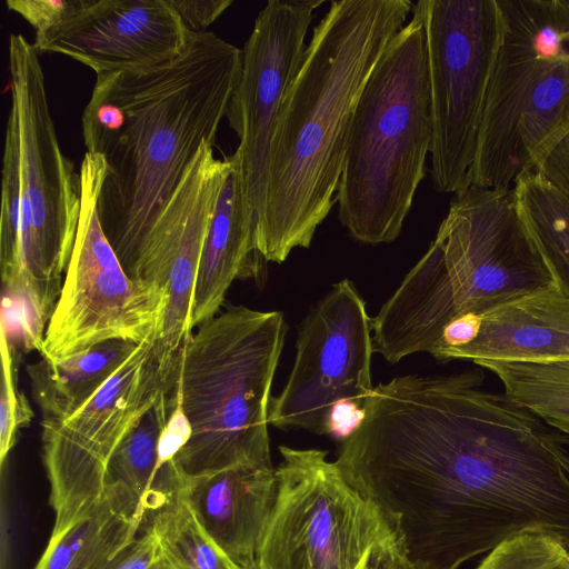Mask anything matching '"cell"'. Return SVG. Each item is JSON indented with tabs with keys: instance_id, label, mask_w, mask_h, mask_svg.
<instances>
[{
	"instance_id": "obj_1",
	"label": "cell",
	"mask_w": 569,
	"mask_h": 569,
	"mask_svg": "<svg viewBox=\"0 0 569 569\" xmlns=\"http://www.w3.org/2000/svg\"><path fill=\"white\" fill-rule=\"evenodd\" d=\"M482 380L472 370L379 383L339 447L343 477L413 569H459L526 530L569 542L565 438Z\"/></svg>"
},
{
	"instance_id": "obj_2",
	"label": "cell",
	"mask_w": 569,
	"mask_h": 569,
	"mask_svg": "<svg viewBox=\"0 0 569 569\" xmlns=\"http://www.w3.org/2000/svg\"><path fill=\"white\" fill-rule=\"evenodd\" d=\"M241 64L236 46L190 31L171 61L97 74L82 138L104 160L98 212L126 272L201 146H214Z\"/></svg>"
},
{
	"instance_id": "obj_3",
	"label": "cell",
	"mask_w": 569,
	"mask_h": 569,
	"mask_svg": "<svg viewBox=\"0 0 569 569\" xmlns=\"http://www.w3.org/2000/svg\"><path fill=\"white\" fill-rule=\"evenodd\" d=\"M409 0H335L312 34L271 141L256 248L283 262L309 248L337 202L350 122L373 69L407 23Z\"/></svg>"
},
{
	"instance_id": "obj_4",
	"label": "cell",
	"mask_w": 569,
	"mask_h": 569,
	"mask_svg": "<svg viewBox=\"0 0 569 569\" xmlns=\"http://www.w3.org/2000/svg\"><path fill=\"white\" fill-rule=\"evenodd\" d=\"M555 283L513 188L455 193L436 239L372 318L373 350L396 363L437 348L446 326Z\"/></svg>"
},
{
	"instance_id": "obj_5",
	"label": "cell",
	"mask_w": 569,
	"mask_h": 569,
	"mask_svg": "<svg viewBox=\"0 0 569 569\" xmlns=\"http://www.w3.org/2000/svg\"><path fill=\"white\" fill-rule=\"evenodd\" d=\"M11 106L4 134L0 212L1 279L27 308L34 345L63 284L81 207L80 176L59 144L39 52L9 38Z\"/></svg>"
},
{
	"instance_id": "obj_6",
	"label": "cell",
	"mask_w": 569,
	"mask_h": 569,
	"mask_svg": "<svg viewBox=\"0 0 569 569\" xmlns=\"http://www.w3.org/2000/svg\"><path fill=\"white\" fill-rule=\"evenodd\" d=\"M286 333L281 312L231 306L180 347L177 390L191 433L170 461L178 477L272 466L268 413Z\"/></svg>"
},
{
	"instance_id": "obj_7",
	"label": "cell",
	"mask_w": 569,
	"mask_h": 569,
	"mask_svg": "<svg viewBox=\"0 0 569 569\" xmlns=\"http://www.w3.org/2000/svg\"><path fill=\"white\" fill-rule=\"evenodd\" d=\"M411 13L366 83L347 134L338 218L365 244L399 237L430 153L426 32Z\"/></svg>"
},
{
	"instance_id": "obj_8",
	"label": "cell",
	"mask_w": 569,
	"mask_h": 569,
	"mask_svg": "<svg viewBox=\"0 0 569 569\" xmlns=\"http://www.w3.org/2000/svg\"><path fill=\"white\" fill-rule=\"evenodd\" d=\"M503 36L471 184L513 188L569 130V0H498Z\"/></svg>"
},
{
	"instance_id": "obj_9",
	"label": "cell",
	"mask_w": 569,
	"mask_h": 569,
	"mask_svg": "<svg viewBox=\"0 0 569 569\" xmlns=\"http://www.w3.org/2000/svg\"><path fill=\"white\" fill-rule=\"evenodd\" d=\"M277 493L257 569H373L397 536L320 449L280 446Z\"/></svg>"
},
{
	"instance_id": "obj_10",
	"label": "cell",
	"mask_w": 569,
	"mask_h": 569,
	"mask_svg": "<svg viewBox=\"0 0 569 569\" xmlns=\"http://www.w3.org/2000/svg\"><path fill=\"white\" fill-rule=\"evenodd\" d=\"M430 91V176L458 193L471 169L489 84L503 36L498 0H419Z\"/></svg>"
},
{
	"instance_id": "obj_11",
	"label": "cell",
	"mask_w": 569,
	"mask_h": 569,
	"mask_svg": "<svg viewBox=\"0 0 569 569\" xmlns=\"http://www.w3.org/2000/svg\"><path fill=\"white\" fill-rule=\"evenodd\" d=\"M104 172L102 156L86 152L76 239L39 350L52 362L107 341L139 345L151 335L158 338L163 323L168 292L132 280L101 227L98 199Z\"/></svg>"
},
{
	"instance_id": "obj_12",
	"label": "cell",
	"mask_w": 569,
	"mask_h": 569,
	"mask_svg": "<svg viewBox=\"0 0 569 569\" xmlns=\"http://www.w3.org/2000/svg\"><path fill=\"white\" fill-rule=\"evenodd\" d=\"M177 352L154 335L79 409L61 420H41L42 459L54 511L51 535L89 517L103 501L110 458L169 387Z\"/></svg>"
},
{
	"instance_id": "obj_13",
	"label": "cell",
	"mask_w": 569,
	"mask_h": 569,
	"mask_svg": "<svg viewBox=\"0 0 569 569\" xmlns=\"http://www.w3.org/2000/svg\"><path fill=\"white\" fill-rule=\"evenodd\" d=\"M372 318L355 283H335L301 322L292 370L271 398L269 425L329 433L333 408L350 401L363 408L373 390Z\"/></svg>"
},
{
	"instance_id": "obj_14",
	"label": "cell",
	"mask_w": 569,
	"mask_h": 569,
	"mask_svg": "<svg viewBox=\"0 0 569 569\" xmlns=\"http://www.w3.org/2000/svg\"><path fill=\"white\" fill-rule=\"evenodd\" d=\"M322 0H270L241 53V76L227 119L239 139L233 153L254 228L264 210L271 141L286 94L302 63L306 38Z\"/></svg>"
},
{
	"instance_id": "obj_15",
	"label": "cell",
	"mask_w": 569,
	"mask_h": 569,
	"mask_svg": "<svg viewBox=\"0 0 569 569\" xmlns=\"http://www.w3.org/2000/svg\"><path fill=\"white\" fill-rule=\"evenodd\" d=\"M231 164V157L217 159L212 146H201L127 270L132 280L168 292L158 340L169 352L192 333L190 306L202 249Z\"/></svg>"
},
{
	"instance_id": "obj_16",
	"label": "cell",
	"mask_w": 569,
	"mask_h": 569,
	"mask_svg": "<svg viewBox=\"0 0 569 569\" xmlns=\"http://www.w3.org/2000/svg\"><path fill=\"white\" fill-rule=\"evenodd\" d=\"M190 30L170 0H73L33 47L69 57L96 74L152 68L179 57Z\"/></svg>"
},
{
	"instance_id": "obj_17",
	"label": "cell",
	"mask_w": 569,
	"mask_h": 569,
	"mask_svg": "<svg viewBox=\"0 0 569 569\" xmlns=\"http://www.w3.org/2000/svg\"><path fill=\"white\" fill-rule=\"evenodd\" d=\"M177 478L213 543L238 568L257 569L260 540L277 493L276 468L243 466L196 479Z\"/></svg>"
},
{
	"instance_id": "obj_18",
	"label": "cell",
	"mask_w": 569,
	"mask_h": 569,
	"mask_svg": "<svg viewBox=\"0 0 569 569\" xmlns=\"http://www.w3.org/2000/svg\"><path fill=\"white\" fill-rule=\"evenodd\" d=\"M436 359L556 362L569 360V298L556 283L480 316L477 337Z\"/></svg>"
},
{
	"instance_id": "obj_19",
	"label": "cell",
	"mask_w": 569,
	"mask_h": 569,
	"mask_svg": "<svg viewBox=\"0 0 569 569\" xmlns=\"http://www.w3.org/2000/svg\"><path fill=\"white\" fill-rule=\"evenodd\" d=\"M221 186L206 236L190 306V331L213 318L236 278L267 262L256 248L237 159Z\"/></svg>"
},
{
	"instance_id": "obj_20",
	"label": "cell",
	"mask_w": 569,
	"mask_h": 569,
	"mask_svg": "<svg viewBox=\"0 0 569 569\" xmlns=\"http://www.w3.org/2000/svg\"><path fill=\"white\" fill-rule=\"evenodd\" d=\"M177 399L173 373L169 387L121 441L106 470L103 501L139 529L146 521L147 499L156 480L159 438Z\"/></svg>"
},
{
	"instance_id": "obj_21",
	"label": "cell",
	"mask_w": 569,
	"mask_h": 569,
	"mask_svg": "<svg viewBox=\"0 0 569 569\" xmlns=\"http://www.w3.org/2000/svg\"><path fill=\"white\" fill-rule=\"evenodd\" d=\"M139 345L113 340L99 343L63 360L46 358L29 363L27 373L42 420L70 416L110 379Z\"/></svg>"
},
{
	"instance_id": "obj_22",
	"label": "cell",
	"mask_w": 569,
	"mask_h": 569,
	"mask_svg": "<svg viewBox=\"0 0 569 569\" xmlns=\"http://www.w3.org/2000/svg\"><path fill=\"white\" fill-rule=\"evenodd\" d=\"M148 528L179 569H240L194 518L172 467L167 466L147 499Z\"/></svg>"
},
{
	"instance_id": "obj_23",
	"label": "cell",
	"mask_w": 569,
	"mask_h": 569,
	"mask_svg": "<svg viewBox=\"0 0 569 569\" xmlns=\"http://www.w3.org/2000/svg\"><path fill=\"white\" fill-rule=\"evenodd\" d=\"M138 530L103 502L89 517L51 535L34 569H113Z\"/></svg>"
},
{
	"instance_id": "obj_24",
	"label": "cell",
	"mask_w": 569,
	"mask_h": 569,
	"mask_svg": "<svg viewBox=\"0 0 569 569\" xmlns=\"http://www.w3.org/2000/svg\"><path fill=\"white\" fill-rule=\"evenodd\" d=\"M520 216L555 283L569 298V200L531 171L513 186Z\"/></svg>"
},
{
	"instance_id": "obj_25",
	"label": "cell",
	"mask_w": 569,
	"mask_h": 569,
	"mask_svg": "<svg viewBox=\"0 0 569 569\" xmlns=\"http://www.w3.org/2000/svg\"><path fill=\"white\" fill-rule=\"evenodd\" d=\"M478 366L497 376L507 398L569 435V360L485 361Z\"/></svg>"
},
{
	"instance_id": "obj_26",
	"label": "cell",
	"mask_w": 569,
	"mask_h": 569,
	"mask_svg": "<svg viewBox=\"0 0 569 569\" xmlns=\"http://www.w3.org/2000/svg\"><path fill=\"white\" fill-rule=\"evenodd\" d=\"M476 569H569V542L542 530H526L491 549Z\"/></svg>"
},
{
	"instance_id": "obj_27",
	"label": "cell",
	"mask_w": 569,
	"mask_h": 569,
	"mask_svg": "<svg viewBox=\"0 0 569 569\" xmlns=\"http://www.w3.org/2000/svg\"><path fill=\"white\" fill-rule=\"evenodd\" d=\"M0 352L2 363L0 392V463L17 440L18 431L28 426L33 418V410L18 387L16 380L14 350L3 323L0 328Z\"/></svg>"
},
{
	"instance_id": "obj_28",
	"label": "cell",
	"mask_w": 569,
	"mask_h": 569,
	"mask_svg": "<svg viewBox=\"0 0 569 569\" xmlns=\"http://www.w3.org/2000/svg\"><path fill=\"white\" fill-rule=\"evenodd\" d=\"M113 569H179L151 530L137 537Z\"/></svg>"
},
{
	"instance_id": "obj_29",
	"label": "cell",
	"mask_w": 569,
	"mask_h": 569,
	"mask_svg": "<svg viewBox=\"0 0 569 569\" xmlns=\"http://www.w3.org/2000/svg\"><path fill=\"white\" fill-rule=\"evenodd\" d=\"M533 171L569 200V130L542 153Z\"/></svg>"
},
{
	"instance_id": "obj_30",
	"label": "cell",
	"mask_w": 569,
	"mask_h": 569,
	"mask_svg": "<svg viewBox=\"0 0 569 569\" xmlns=\"http://www.w3.org/2000/svg\"><path fill=\"white\" fill-rule=\"evenodd\" d=\"M73 0H7L9 10L19 13L36 32L44 31L60 21L72 7Z\"/></svg>"
},
{
	"instance_id": "obj_31",
	"label": "cell",
	"mask_w": 569,
	"mask_h": 569,
	"mask_svg": "<svg viewBox=\"0 0 569 569\" xmlns=\"http://www.w3.org/2000/svg\"><path fill=\"white\" fill-rule=\"evenodd\" d=\"M178 396V390H177ZM190 427L183 415L179 396L174 409L159 438L156 478L160 469L172 461L190 438Z\"/></svg>"
},
{
	"instance_id": "obj_32",
	"label": "cell",
	"mask_w": 569,
	"mask_h": 569,
	"mask_svg": "<svg viewBox=\"0 0 569 569\" xmlns=\"http://www.w3.org/2000/svg\"><path fill=\"white\" fill-rule=\"evenodd\" d=\"M170 2L192 32L207 31V27L232 4V0H170Z\"/></svg>"
},
{
	"instance_id": "obj_33",
	"label": "cell",
	"mask_w": 569,
	"mask_h": 569,
	"mask_svg": "<svg viewBox=\"0 0 569 569\" xmlns=\"http://www.w3.org/2000/svg\"><path fill=\"white\" fill-rule=\"evenodd\" d=\"M363 408L350 402H339L332 410L329 421V433L346 439L363 418Z\"/></svg>"
},
{
	"instance_id": "obj_34",
	"label": "cell",
	"mask_w": 569,
	"mask_h": 569,
	"mask_svg": "<svg viewBox=\"0 0 569 569\" xmlns=\"http://www.w3.org/2000/svg\"><path fill=\"white\" fill-rule=\"evenodd\" d=\"M373 569H413L398 542L388 546L376 559Z\"/></svg>"
}]
</instances>
